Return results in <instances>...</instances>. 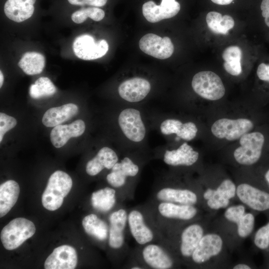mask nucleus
<instances>
[{
    "label": "nucleus",
    "instance_id": "f257e3e1",
    "mask_svg": "<svg viewBox=\"0 0 269 269\" xmlns=\"http://www.w3.org/2000/svg\"><path fill=\"white\" fill-rule=\"evenodd\" d=\"M148 158L137 153H125L110 170L106 177L109 185L115 188L124 202L134 198L142 168Z\"/></svg>",
    "mask_w": 269,
    "mask_h": 269
},
{
    "label": "nucleus",
    "instance_id": "f03ea898",
    "mask_svg": "<svg viewBox=\"0 0 269 269\" xmlns=\"http://www.w3.org/2000/svg\"><path fill=\"white\" fill-rule=\"evenodd\" d=\"M128 228L137 245L152 242H168L158 226L150 202L128 209Z\"/></svg>",
    "mask_w": 269,
    "mask_h": 269
},
{
    "label": "nucleus",
    "instance_id": "7ed1b4c3",
    "mask_svg": "<svg viewBox=\"0 0 269 269\" xmlns=\"http://www.w3.org/2000/svg\"><path fill=\"white\" fill-rule=\"evenodd\" d=\"M148 200L157 223L167 238L184 226L185 223L193 221L198 213L195 205Z\"/></svg>",
    "mask_w": 269,
    "mask_h": 269
},
{
    "label": "nucleus",
    "instance_id": "20e7f679",
    "mask_svg": "<svg viewBox=\"0 0 269 269\" xmlns=\"http://www.w3.org/2000/svg\"><path fill=\"white\" fill-rule=\"evenodd\" d=\"M128 213V209L123 204L111 212L108 217V246L113 253L114 262L118 267L122 266L131 250L126 240V235L129 232Z\"/></svg>",
    "mask_w": 269,
    "mask_h": 269
},
{
    "label": "nucleus",
    "instance_id": "39448f33",
    "mask_svg": "<svg viewBox=\"0 0 269 269\" xmlns=\"http://www.w3.org/2000/svg\"><path fill=\"white\" fill-rule=\"evenodd\" d=\"M145 269H171L180 260L168 242H152L136 245L130 252Z\"/></svg>",
    "mask_w": 269,
    "mask_h": 269
},
{
    "label": "nucleus",
    "instance_id": "423d86ee",
    "mask_svg": "<svg viewBox=\"0 0 269 269\" xmlns=\"http://www.w3.org/2000/svg\"><path fill=\"white\" fill-rule=\"evenodd\" d=\"M149 200L195 205L198 202V196L194 190L175 185L168 176L162 175L155 182Z\"/></svg>",
    "mask_w": 269,
    "mask_h": 269
},
{
    "label": "nucleus",
    "instance_id": "0eeeda50",
    "mask_svg": "<svg viewBox=\"0 0 269 269\" xmlns=\"http://www.w3.org/2000/svg\"><path fill=\"white\" fill-rule=\"evenodd\" d=\"M203 236L202 226L198 223H192L185 225L167 239L178 258L180 257L187 261L190 260Z\"/></svg>",
    "mask_w": 269,
    "mask_h": 269
},
{
    "label": "nucleus",
    "instance_id": "6e6552de",
    "mask_svg": "<svg viewBox=\"0 0 269 269\" xmlns=\"http://www.w3.org/2000/svg\"><path fill=\"white\" fill-rule=\"evenodd\" d=\"M117 123L123 136L128 141L139 144L145 140L147 128L139 109L131 107L122 109Z\"/></svg>",
    "mask_w": 269,
    "mask_h": 269
},
{
    "label": "nucleus",
    "instance_id": "1a4fd4ad",
    "mask_svg": "<svg viewBox=\"0 0 269 269\" xmlns=\"http://www.w3.org/2000/svg\"><path fill=\"white\" fill-rule=\"evenodd\" d=\"M72 184V178L67 173L61 170L55 171L50 176L42 195L43 207L49 211L59 208L70 192Z\"/></svg>",
    "mask_w": 269,
    "mask_h": 269
},
{
    "label": "nucleus",
    "instance_id": "9d476101",
    "mask_svg": "<svg viewBox=\"0 0 269 269\" xmlns=\"http://www.w3.org/2000/svg\"><path fill=\"white\" fill-rule=\"evenodd\" d=\"M36 231L34 223L24 218L12 220L0 232V240L4 248L12 250L19 247Z\"/></svg>",
    "mask_w": 269,
    "mask_h": 269
},
{
    "label": "nucleus",
    "instance_id": "9b49d317",
    "mask_svg": "<svg viewBox=\"0 0 269 269\" xmlns=\"http://www.w3.org/2000/svg\"><path fill=\"white\" fill-rule=\"evenodd\" d=\"M265 142V137L260 132L246 133L240 138L241 146L234 152V157L240 164L251 165L260 159Z\"/></svg>",
    "mask_w": 269,
    "mask_h": 269
},
{
    "label": "nucleus",
    "instance_id": "f8f14e48",
    "mask_svg": "<svg viewBox=\"0 0 269 269\" xmlns=\"http://www.w3.org/2000/svg\"><path fill=\"white\" fill-rule=\"evenodd\" d=\"M191 86L197 94L209 100H219L225 93V89L220 77L210 71L196 73L193 77Z\"/></svg>",
    "mask_w": 269,
    "mask_h": 269
},
{
    "label": "nucleus",
    "instance_id": "ddd939ff",
    "mask_svg": "<svg viewBox=\"0 0 269 269\" xmlns=\"http://www.w3.org/2000/svg\"><path fill=\"white\" fill-rule=\"evenodd\" d=\"M199 153L185 142L174 149H160L155 157L169 167H190L198 161Z\"/></svg>",
    "mask_w": 269,
    "mask_h": 269
},
{
    "label": "nucleus",
    "instance_id": "4468645a",
    "mask_svg": "<svg viewBox=\"0 0 269 269\" xmlns=\"http://www.w3.org/2000/svg\"><path fill=\"white\" fill-rule=\"evenodd\" d=\"M253 127V123L247 119L232 120L223 118L215 121L211 130L216 137L233 141L240 138L252 130Z\"/></svg>",
    "mask_w": 269,
    "mask_h": 269
},
{
    "label": "nucleus",
    "instance_id": "2eb2a0df",
    "mask_svg": "<svg viewBox=\"0 0 269 269\" xmlns=\"http://www.w3.org/2000/svg\"><path fill=\"white\" fill-rule=\"evenodd\" d=\"M109 45L106 40L96 41L89 34H83L77 37L73 43V50L75 55L80 59L91 60L101 58L108 51Z\"/></svg>",
    "mask_w": 269,
    "mask_h": 269
},
{
    "label": "nucleus",
    "instance_id": "dca6fc26",
    "mask_svg": "<svg viewBox=\"0 0 269 269\" xmlns=\"http://www.w3.org/2000/svg\"><path fill=\"white\" fill-rule=\"evenodd\" d=\"M151 84L147 79L139 77L127 79L119 85L118 94L122 100L137 103L144 100L150 93Z\"/></svg>",
    "mask_w": 269,
    "mask_h": 269
},
{
    "label": "nucleus",
    "instance_id": "f3484780",
    "mask_svg": "<svg viewBox=\"0 0 269 269\" xmlns=\"http://www.w3.org/2000/svg\"><path fill=\"white\" fill-rule=\"evenodd\" d=\"M138 44L142 52L159 59L169 58L174 52V45L170 38H162L153 33L143 35Z\"/></svg>",
    "mask_w": 269,
    "mask_h": 269
},
{
    "label": "nucleus",
    "instance_id": "a211bd4d",
    "mask_svg": "<svg viewBox=\"0 0 269 269\" xmlns=\"http://www.w3.org/2000/svg\"><path fill=\"white\" fill-rule=\"evenodd\" d=\"M223 241L219 235H204L190 259L194 264H203L218 255L221 251Z\"/></svg>",
    "mask_w": 269,
    "mask_h": 269
},
{
    "label": "nucleus",
    "instance_id": "6ab92c4d",
    "mask_svg": "<svg viewBox=\"0 0 269 269\" xmlns=\"http://www.w3.org/2000/svg\"><path fill=\"white\" fill-rule=\"evenodd\" d=\"M180 9V5L175 0H161L159 5H157L152 0H149L142 6L144 17L151 23L171 18L178 13Z\"/></svg>",
    "mask_w": 269,
    "mask_h": 269
},
{
    "label": "nucleus",
    "instance_id": "aec40b11",
    "mask_svg": "<svg viewBox=\"0 0 269 269\" xmlns=\"http://www.w3.org/2000/svg\"><path fill=\"white\" fill-rule=\"evenodd\" d=\"M236 195L242 203L253 210L264 211L269 209V193L251 185L239 184Z\"/></svg>",
    "mask_w": 269,
    "mask_h": 269
},
{
    "label": "nucleus",
    "instance_id": "412c9836",
    "mask_svg": "<svg viewBox=\"0 0 269 269\" xmlns=\"http://www.w3.org/2000/svg\"><path fill=\"white\" fill-rule=\"evenodd\" d=\"M158 129L163 135H176V138L186 141L193 139L198 132L197 127L193 122L183 123L174 118L162 119L159 123Z\"/></svg>",
    "mask_w": 269,
    "mask_h": 269
},
{
    "label": "nucleus",
    "instance_id": "4be33fe9",
    "mask_svg": "<svg viewBox=\"0 0 269 269\" xmlns=\"http://www.w3.org/2000/svg\"><path fill=\"white\" fill-rule=\"evenodd\" d=\"M90 201L93 209L102 214L111 213L124 202L120 199L116 190L110 186L93 192Z\"/></svg>",
    "mask_w": 269,
    "mask_h": 269
},
{
    "label": "nucleus",
    "instance_id": "5701e85b",
    "mask_svg": "<svg viewBox=\"0 0 269 269\" xmlns=\"http://www.w3.org/2000/svg\"><path fill=\"white\" fill-rule=\"evenodd\" d=\"M75 249L69 245L56 248L47 257L44 263L45 269H74L77 264Z\"/></svg>",
    "mask_w": 269,
    "mask_h": 269
},
{
    "label": "nucleus",
    "instance_id": "b1692460",
    "mask_svg": "<svg viewBox=\"0 0 269 269\" xmlns=\"http://www.w3.org/2000/svg\"><path fill=\"white\" fill-rule=\"evenodd\" d=\"M120 159L119 154L109 146L100 148L86 165V172L91 176L99 174L104 169L110 170Z\"/></svg>",
    "mask_w": 269,
    "mask_h": 269
},
{
    "label": "nucleus",
    "instance_id": "393cba45",
    "mask_svg": "<svg viewBox=\"0 0 269 269\" xmlns=\"http://www.w3.org/2000/svg\"><path fill=\"white\" fill-rule=\"evenodd\" d=\"M86 125L80 119L69 124L54 127L50 134V140L56 148L64 146L71 137H78L84 133Z\"/></svg>",
    "mask_w": 269,
    "mask_h": 269
},
{
    "label": "nucleus",
    "instance_id": "a878e982",
    "mask_svg": "<svg viewBox=\"0 0 269 269\" xmlns=\"http://www.w3.org/2000/svg\"><path fill=\"white\" fill-rule=\"evenodd\" d=\"M78 107L73 103L51 108L43 115L42 124L47 127H54L70 120L78 113Z\"/></svg>",
    "mask_w": 269,
    "mask_h": 269
},
{
    "label": "nucleus",
    "instance_id": "bb28decb",
    "mask_svg": "<svg viewBox=\"0 0 269 269\" xmlns=\"http://www.w3.org/2000/svg\"><path fill=\"white\" fill-rule=\"evenodd\" d=\"M82 224L86 233L94 240L102 243L108 240L109 224L96 214L84 217Z\"/></svg>",
    "mask_w": 269,
    "mask_h": 269
},
{
    "label": "nucleus",
    "instance_id": "cd10ccee",
    "mask_svg": "<svg viewBox=\"0 0 269 269\" xmlns=\"http://www.w3.org/2000/svg\"><path fill=\"white\" fill-rule=\"evenodd\" d=\"M20 192L18 184L9 180L0 186V217L5 215L16 203Z\"/></svg>",
    "mask_w": 269,
    "mask_h": 269
},
{
    "label": "nucleus",
    "instance_id": "c85d7f7f",
    "mask_svg": "<svg viewBox=\"0 0 269 269\" xmlns=\"http://www.w3.org/2000/svg\"><path fill=\"white\" fill-rule=\"evenodd\" d=\"M34 10L33 5H27L18 0H7L4 6L6 16L17 22L23 21L30 18Z\"/></svg>",
    "mask_w": 269,
    "mask_h": 269
},
{
    "label": "nucleus",
    "instance_id": "c756f323",
    "mask_svg": "<svg viewBox=\"0 0 269 269\" xmlns=\"http://www.w3.org/2000/svg\"><path fill=\"white\" fill-rule=\"evenodd\" d=\"M44 56L36 52L25 53L18 62V66L27 75H33L41 73L44 68Z\"/></svg>",
    "mask_w": 269,
    "mask_h": 269
},
{
    "label": "nucleus",
    "instance_id": "7c9ffc66",
    "mask_svg": "<svg viewBox=\"0 0 269 269\" xmlns=\"http://www.w3.org/2000/svg\"><path fill=\"white\" fill-rule=\"evenodd\" d=\"M206 19L210 29L217 34H227L235 23L231 16L226 14L222 16L221 13L216 11L208 13Z\"/></svg>",
    "mask_w": 269,
    "mask_h": 269
},
{
    "label": "nucleus",
    "instance_id": "2f4dec72",
    "mask_svg": "<svg viewBox=\"0 0 269 269\" xmlns=\"http://www.w3.org/2000/svg\"><path fill=\"white\" fill-rule=\"evenodd\" d=\"M242 50L238 46H230L226 48L222 54L225 70L232 75H239L242 72Z\"/></svg>",
    "mask_w": 269,
    "mask_h": 269
},
{
    "label": "nucleus",
    "instance_id": "473e14b6",
    "mask_svg": "<svg viewBox=\"0 0 269 269\" xmlns=\"http://www.w3.org/2000/svg\"><path fill=\"white\" fill-rule=\"evenodd\" d=\"M57 91L56 88L47 77H41L36 80L34 84L29 88L30 96L35 99L54 95Z\"/></svg>",
    "mask_w": 269,
    "mask_h": 269
},
{
    "label": "nucleus",
    "instance_id": "72a5a7b5",
    "mask_svg": "<svg viewBox=\"0 0 269 269\" xmlns=\"http://www.w3.org/2000/svg\"><path fill=\"white\" fill-rule=\"evenodd\" d=\"M204 195L207 200V206L213 210L225 208L230 203L229 199L219 195L216 189L208 188L205 191Z\"/></svg>",
    "mask_w": 269,
    "mask_h": 269
},
{
    "label": "nucleus",
    "instance_id": "f704fd0d",
    "mask_svg": "<svg viewBox=\"0 0 269 269\" xmlns=\"http://www.w3.org/2000/svg\"><path fill=\"white\" fill-rule=\"evenodd\" d=\"M237 225L238 235L241 238H246L254 229L255 217L251 213H245Z\"/></svg>",
    "mask_w": 269,
    "mask_h": 269
},
{
    "label": "nucleus",
    "instance_id": "c9c22d12",
    "mask_svg": "<svg viewBox=\"0 0 269 269\" xmlns=\"http://www.w3.org/2000/svg\"><path fill=\"white\" fill-rule=\"evenodd\" d=\"M254 243L261 250H265L269 247V222L257 231L254 237Z\"/></svg>",
    "mask_w": 269,
    "mask_h": 269
},
{
    "label": "nucleus",
    "instance_id": "e433bc0d",
    "mask_svg": "<svg viewBox=\"0 0 269 269\" xmlns=\"http://www.w3.org/2000/svg\"><path fill=\"white\" fill-rule=\"evenodd\" d=\"M216 190L219 195L230 200L236 196L237 187L232 180L226 179L221 183Z\"/></svg>",
    "mask_w": 269,
    "mask_h": 269
},
{
    "label": "nucleus",
    "instance_id": "4c0bfd02",
    "mask_svg": "<svg viewBox=\"0 0 269 269\" xmlns=\"http://www.w3.org/2000/svg\"><path fill=\"white\" fill-rule=\"evenodd\" d=\"M245 210V207L243 205L232 206L226 209L224 216L228 221L237 224L246 213Z\"/></svg>",
    "mask_w": 269,
    "mask_h": 269
},
{
    "label": "nucleus",
    "instance_id": "58836bf2",
    "mask_svg": "<svg viewBox=\"0 0 269 269\" xmlns=\"http://www.w3.org/2000/svg\"><path fill=\"white\" fill-rule=\"evenodd\" d=\"M16 119L4 113H0V142H1L4 134L14 128L16 125Z\"/></svg>",
    "mask_w": 269,
    "mask_h": 269
},
{
    "label": "nucleus",
    "instance_id": "ea45409f",
    "mask_svg": "<svg viewBox=\"0 0 269 269\" xmlns=\"http://www.w3.org/2000/svg\"><path fill=\"white\" fill-rule=\"evenodd\" d=\"M88 17L94 21H99L105 16L104 11L97 7H89L86 8Z\"/></svg>",
    "mask_w": 269,
    "mask_h": 269
},
{
    "label": "nucleus",
    "instance_id": "a19ab883",
    "mask_svg": "<svg viewBox=\"0 0 269 269\" xmlns=\"http://www.w3.org/2000/svg\"><path fill=\"white\" fill-rule=\"evenodd\" d=\"M257 74L260 80L269 82V64H260L258 67Z\"/></svg>",
    "mask_w": 269,
    "mask_h": 269
},
{
    "label": "nucleus",
    "instance_id": "79ce46f5",
    "mask_svg": "<svg viewBox=\"0 0 269 269\" xmlns=\"http://www.w3.org/2000/svg\"><path fill=\"white\" fill-rule=\"evenodd\" d=\"M88 17L86 8H83L76 11L71 15L72 20L76 23H83Z\"/></svg>",
    "mask_w": 269,
    "mask_h": 269
},
{
    "label": "nucleus",
    "instance_id": "37998d69",
    "mask_svg": "<svg viewBox=\"0 0 269 269\" xmlns=\"http://www.w3.org/2000/svg\"><path fill=\"white\" fill-rule=\"evenodd\" d=\"M260 7L262 15L265 17V23L269 27V0H262Z\"/></svg>",
    "mask_w": 269,
    "mask_h": 269
},
{
    "label": "nucleus",
    "instance_id": "c03bdc74",
    "mask_svg": "<svg viewBox=\"0 0 269 269\" xmlns=\"http://www.w3.org/2000/svg\"><path fill=\"white\" fill-rule=\"evenodd\" d=\"M107 0H86V4L95 7L103 6L106 4Z\"/></svg>",
    "mask_w": 269,
    "mask_h": 269
},
{
    "label": "nucleus",
    "instance_id": "a18cd8bd",
    "mask_svg": "<svg viewBox=\"0 0 269 269\" xmlns=\"http://www.w3.org/2000/svg\"><path fill=\"white\" fill-rule=\"evenodd\" d=\"M213 2L219 5H227L231 3L233 0H211Z\"/></svg>",
    "mask_w": 269,
    "mask_h": 269
},
{
    "label": "nucleus",
    "instance_id": "49530a36",
    "mask_svg": "<svg viewBox=\"0 0 269 269\" xmlns=\"http://www.w3.org/2000/svg\"><path fill=\"white\" fill-rule=\"evenodd\" d=\"M68 2L73 5H84L86 4V0H68Z\"/></svg>",
    "mask_w": 269,
    "mask_h": 269
},
{
    "label": "nucleus",
    "instance_id": "de8ad7c7",
    "mask_svg": "<svg viewBox=\"0 0 269 269\" xmlns=\"http://www.w3.org/2000/svg\"><path fill=\"white\" fill-rule=\"evenodd\" d=\"M234 269H250L251 267L247 264H239L233 267Z\"/></svg>",
    "mask_w": 269,
    "mask_h": 269
},
{
    "label": "nucleus",
    "instance_id": "09e8293b",
    "mask_svg": "<svg viewBox=\"0 0 269 269\" xmlns=\"http://www.w3.org/2000/svg\"><path fill=\"white\" fill-rule=\"evenodd\" d=\"M20 2L27 5H33L35 2L36 0H18Z\"/></svg>",
    "mask_w": 269,
    "mask_h": 269
},
{
    "label": "nucleus",
    "instance_id": "8fccbe9b",
    "mask_svg": "<svg viewBox=\"0 0 269 269\" xmlns=\"http://www.w3.org/2000/svg\"><path fill=\"white\" fill-rule=\"evenodd\" d=\"M4 80V77L1 71H0V87L1 88Z\"/></svg>",
    "mask_w": 269,
    "mask_h": 269
},
{
    "label": "nucleus",
    "instance_id": "3c124183",
    "mask_svg": "<svg viewBox=\"0 0 269 269\" xmlns=\"http://www.w3.org/2000/svg\"><path fill=\"white\" fill-rule=\"evenodd\" d=\"M265 178H266V179L267 181L269 184V169L266 173Z\"/></svg>",
    "mask_w": 269,
    "mask_h": 269
}]
</instances>
